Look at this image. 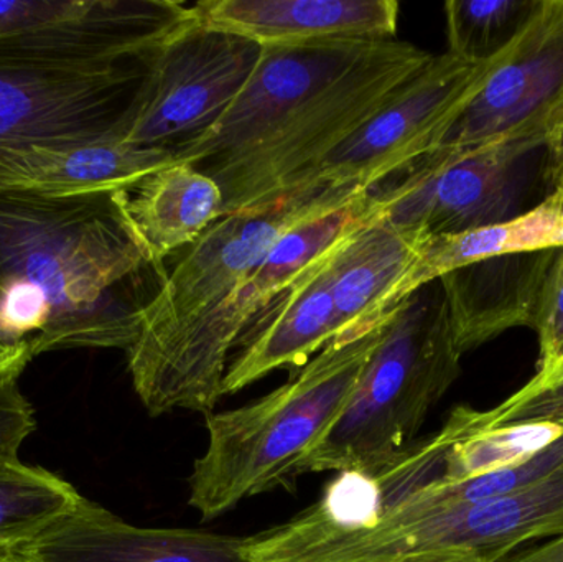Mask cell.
<instances>
[{"label": "cell", "instance_id": "27", "mask_svg": "<svg viewBox=\"0 0 563 562\" xmlns=\"http://www.w3.org/2000/svg\"><path fill=\"white\" fill-rule=\"evenodd\" d=\"M501 562H563V537L554 538L544 547L525 551Z\"/></svg>", "mask_w": 563, "mask_h": 562}, {"label": "cell", "instance_id": "3", "mask_svg": "<svg viewBox=\"0 0 563 562\" xmlns=\"http://www.w3.org/2000/svg\"><path fill=\"white\" fill-rule=\"evenodd\" d=\"M386 322L328 343L285 385L257 401L205 415L208 448L188 478V504L201 520H214L294 478L298 462L343 412Z\"/></svg>", "mask_w": 563, "mask_h": 562}, {"label": "cell", "instance_id": "19", "mask_svg": "<svg viewBox=\"0 0 563 562\" xmlns=\"http://www.w3.org/2000/svg\"><path fill=\"white\" fill-rule=\"evenodd\" d=\"M119 197L132 230L158 267L223 218L217 181L184 162L147 175Z\"/></svg>", "mask_w": 563, "mask_h": 562}, {"label": "cell", "instance_id": "2", "mask_svg": "<svg viewBox=\"0 0 563 562\" xmlns=\"http://www.w3.org/2000/svg\"><path fill=\"white\" fill-rule=\"evenodd\" d=\"M119 191L0 194V343L128 352L164 284Z\"/></svg>", "mask_w": 563, "mask_h": 562}, {"label": "cell", "instance_id": "22", "mask_svg": "<svg viewBox=\"0 0 563 562\" xmlns=\"http://www.w3.org/2000/svg\"><path fill=\"white\" fill-rule=\"evenodd\" d=\"M562 465L563 436L548 448L539 451L538 454L529 458L528 461L521 462V464L493 472V474L468 478V481L452 482V484L435 482V484L426 485L419 491L410 492V494L377 508L366 520L379 517V515L413 517V515L432 514V511L450 510V508L466 507V505L492 500V498L503 497V495L531 487V485L541 482L542 478L554 474ZM363 521H360V524H363Z\"/></svg>", "mask_w": 563, "mask_h": 562}, {"label": "cell", "instance_id": "11", "mask_svg": "<svg viewBox=\"0 0 563 562\" xmlns=\"http://www.w3.org/2000/svg\"><path fill=\"white\" fill-rule=\"evenodd\" d=\"M526 145H495L450 161H420L373 190L379 217L404 231L449 236L521 213L532 157ZM549 155V154H548Z\"/></svg>", "mask_w": 563, "mask_h": 562}, {"label": "cell", "instance_id": "14", "mask_svg": "<svg viewBox=\"0 0 563 562\" xmlns=\"http://www.w3.org/2000/svg\"><path fill=\"white\" fill-rule=\"evenodd\" d=\"M396 0H203L194 19L260 45L396 40Z\"/></svg>", "mask_w": 563, "mask_h": 562}, {"label": "cell", "instance_id": "17", "mask_svg": "<svg viewBox=\"0 0 563 562\" xmlns=\"http://www.w3.org/2000/svg\"><path fill=\"white\" fill-rule=\"evenodd\" d=\"M427 240L422 233L387 223L379 217L376 201L374 213L334 246L330 277L340 320L336 339H354L383 323L377 317L380 302Z\"/></svg>", "mask_w": 563, "mask_h": 562}, {"label": "cell", "instance_id": "29", "mask_svg": "<svg viewBox=\"0 0 563 562\" xmlns=\"http://www.w3.org/2000/svg\"><path fill=\"white\" fill-rule=\"evenodd\" d=\"M386 562H473L468 558L456 553H422L412 557L397 558Z\"/></svg>", "mask_w": 563, "mask_h": 562}, {"label": "cell", "instance_id": "13", "mask_svg": "<svg viewBox=\"0 0 563 562\" xmlns=\"http://www.w3.org/2000/svg\"><path fill=\"white\" fill-rule=\"evenodd\" d=\"M333 250L301 273L244 330L228 363L221 395H236L276 370L287 368L295 375L340 335L330 277Z\"/></svg>", "mask_w": 563, "mask_h": 562}, {"label": "cell", "instance_id": "30", "mask_svg": "<svg viewBox=\"0 0 563 562\" xmlns=\"http://www.w3.org/2000/svg\"><path fill=\"white\" fill-rule=\"evenodd\" d=\"M552 168H554L555 184H558L554 188H563V147L561 155H559V158L555 161L554 167Z\"/></svg>", "mask_w": 563, "mask_h": 562}, {"label": "cell", "instance_id": "24", "mask_svg": "<svg viewBox=\"0 0 563 562\" xmlns=\"http://www.w3.org/2000/svg\"><path fill=\"white\" fill-rule=\"evenodd\" d=\"M542 422L563 426V368L554 375H536L525 388L488 411L470 408L472 431Z\"/></svg>", "mask_w": 563, "mask_h": 562}, {"label": "cell", "instance_id": "26", "mask_svg": "<svg viewBox=\"0 0 563 562\" xmlns=\"http://www.w3.org/2000/svg\"><path fill=\"white\" fill-rule=\"evenodd\" d=\"M35 429V411L20 392L19 376H0V452L19 455Z\"/></svg>", "mask_w": 563, "mask_h": 562}, {"label": "cell", "instance_id": "5", "mask_svg": "<svg viewBox=\"0 0 563 562\" xmlns=\"http://www.w3.org/2000/svg\"><path fill=\"white\" fill-rule=\"evenodd\" d=\"M563 537V465L531 487L432 514L379 515L338 525L313 507L250 538V562H386L456 553L501 562L519 544Z\"/></svg>", "mask_w": 563, "mask_h": 562}, {"label": "cell", "instance_id": "15", "mask_svg": "<svg viewBox=\"0 0 563 562\" xmlns=\"http://www.w3.org/2000/svg\"><path fill=\"white\" fill-rule=\"evenodd\" d=\"M559 250L489 257L440 277L462 355L508 330L536 329Z\"/></svg>", "mask_w": 563, "mask_h": 562}, {"label": "cell", "instance_id": "8", "mask_svg": "<svg viewBox=\"0 0 563 562\" xmlns=\"http://www.w3.org/2000/svg\"><path fill=\"white\" fill-rule=\"evenodd\" d=\"M511 144L548 152L552 167L561 155L563 0H539L525 29L496 56L478 95L423 161Z\"/></svg>", "mask_w": 563, "mask_h": 562}, {"label": "cell", "instance_id": "28", "mask_svg": "<svg viewBox=\"0 0 563 562\" xmlns=\"http://www.w3.org/2000/svg\"><path fill=\"white\" fill-rule=\"evenodd\" d=\"M32 362L22 350L7 349L0 343V376H20Z\"/></svg>", "mask_w": 563, "mask_h": 562}, {"label": "cell", "instance_id": "1", "mask_svg": "<svg viewBox=\"0 0 563 562\" xmlns=\"http://www.w3.org/2000/svg\"><path fill=\"white\" fill-rule=\"evenodd\" d=\"M432 58L402 40L263 46L223 119L178 158L217 181L223 217L273 207Z\"/></svg>", "mask_w": 563, "mask_h": 562}, {"label": "cell", "instance_id": "31", "mask_svg": "<svg viewBox=\"0 0 563 562\" xmlns=\"http://www.w3.org/2000/svg\"><path fill=\"white\" fill-rule=\"evenodd\" d=\"M0 562H19V560H16L15 551L0 550Z\"/></svg>", "mask_w": 563, "mask_h": 562}, {"label": "cell", "instance_id": "4", "mask_svg": "<svg viewBox=\"0 0 563 562\" xmlns=\"http://www.w3.org/2000/svg\"><path fill=\"white\" fill-rule=\"evenodd\" d=\"M462 356L439 280L420 287L390 313L343 412L298 462L294 477L373 475L389 465L459 379Z\"/></svg>", "mask_w": 563, "mask_h": 562}, {"label": "cell", "instance_id": "6", "mask_svg": "<svg viewBox=\"0 0 563 562\" xmlns=\"http://www.w3.org/2000/svg\"><path fill=\"white\" fill-rule=\"evenodd\" d=\"M155 52L85 62L0 49V151L124 141Z\"/></svg>", "mask_w": 563, "mask_h": 562}, {"label": "cell", "instance_id": "10", "mask_svg": "<svg viewBox=\"0 0 563 562\" xmlns=\"http://www.w3.org/2000/svg\"><path fill=\"white\" fill-rule=\"evenodd\" d=\"M261 56L260 43L201 25L191 13L155 52L134 121L122 142L174 152L178 157L223 119Z\"/></svg>", "mask_w": 563, "mask_h": 562}, {"label": "cell", "instance_id": "18", "mask_svg": "<svg viewBox=\"0 0 563 562\" xmlns=\"http://www.w3.org/2000/svg\"><path fill=\"white\" fill-rule=\"evenodd\" d=\"M563 247V188H554L531 210L516 217L449 236L429 238L409 269L394 284L379 306V322H384L407 297L420 287L476 261L508 254Z\"/></svg>", "mask_w": 563, "mask_h": 562}, {"label": "cell", "instance_id": "20", "mask_svg": "<svg viewBox=\"0 0 563 562\" xmlns=\"http://www.w3.org/2000/svg\"><path fill=\"white\" fill-rule=\"evenodd\" d=\"M439 434L442 458L439 477L432 484H452L528 461L558 441L563 436V426L542 422L472 431L468 406H459L450 412Z\"/></svg>", "mask_w": 563, "mask_h": 562}, {"label": "cell", "instance_id": "25", "mask_svg": "<svg viewBox=\"0 0 563 562\" xmlns=\"http://www.w3.org/2000/svg\"><path fill=\"white\" fill-rule=\"evenodd\" d=\"M534 332L541 350L536 375H554L563 366V247L552 267Z\"/></svg>", "mask_w": 563, "mask_h": 562}, {"label": "cell", "instance_id": "32", "mask_svg": "<svg viewBox=\"0 0 563 562\" xmlns=\"http://www.w3.org/2000/svg\"><path fill=\"white\" fill-rule=\"evenodd\" d=\"M562 368H563V366H562ZM562 368H561V370H562Z\"/></svg>", "mask_w": 563, "mask_h": 562}, {"label": "cell", "instance_id": "23", "mask_svg": "<svg viewBox=\"0 0 563 562\" xmlns=\"http://www.w3.org/2000/svg\"><path fill=\"white\" fill-rule=\"evenodd\" d=\"M539 0H450L446 52L468 63H488L525 29Z\"/></svg>", "mask_w": 563, "mask_h": 562}, {"label": "cell", "instance_id": "12", "mask_svg": "<svg viewBox=\"0 0 563 562\" xmlns=\"http://www.w3.org/2000/svg\"><path fill=\"white\" fill-rule=\"evenodd\" d=\"M250 537L141 528L86 500L15 551L19 562H250Z\"/></svg>", "mask_w": 563, "mask_h": 562}, {"label": "cell", "instance_id": "16", "mask_svg": "<svg viewBox=\"0 0 563 562\" xmlns=\"http://www.w3.org/2000/svg\"><path fill=\"white\" fill-rule=\"evenodd\" d=\"M180 164L174 152L122 141L0 151V194L79 195L131 188Z\"/></svg>", "mask_w": 563, "mask_h": 562}, {"label": "cell", "instance_id": "9", "mask_svg": "<svg viewBox=\"0 0 563 562\" xmlns=\"http://www.w3.org/2000/svg\"><path fill=\"white\" fill-rule=\"evenodd\" d=\"M493 62L468 63L449 52L433 55L409 86L327 155L294 195L328 187L373 191L429 157L478 95Z\"/></svg>", "mask_w": 563, "mask_h": 562}, {"label": "cell", "instance_id": "7", "mask_svg": "<svg viewBox=\"0 0 563 562\" xmlns=\"http://www.w3.org/2000/svg\"><path fill=\"white\" fill-rule=\"evenodd\" d=\"M363 191L351 187L303 191L273 207L227 214L211 224L200 240L185 247L144 310L137 339L125 352L131 376L161 359L194 323L217 309L285 231Z\"/></svg>", "mask_w": 563, "mask_h": 562}, {"label": "cell", "instance_id": "21", "mask_svg": "<svg viewBox=\"0 0 563 562\" xmlns=\"http://www.w3.org/2000/svg\"><path fill=\"white\" fill-rule=\"evenodd\" d=\"M81 498L65 478L0 452V550L30 543Z\"/></svg>", "mask_w": 563, "mask_h": 562}]
</instances>
